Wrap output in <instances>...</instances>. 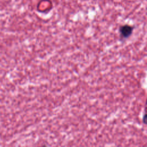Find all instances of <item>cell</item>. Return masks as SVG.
Returning a JSON list of instances; mask_svg holds the SVG:
<instances>
[{
	"label": "cell",
	"mask_w": 147,
	"mask_h": 147,
	"mask_svg": "<svg viewBox=\"0 0 147 147\" xmlns=\"http://www.w3.org/2000/svg\"><path fill=\"white\" fill-rule=\"evenodd\" d=\"M146 114H144V118H143V122H144V123L145 124L146 123V122H145V117H146Z\"/></svg>",
	"instance_id": "2"
},
{
	"label": "cell",
	"mask_w": 147,
	"mask_h": 147,
	"mask_svg": "<svg viewBox=\"0 0 147 147\" xmlns=\"http://www.w3.org/2000/svg\"><path fill=\"white\" fill-rule=\"evenodd\" d=\"M133 30L134 27L129 24H125L121 25L119 28L120 38L122 40L128 38L133 34Z\"/></svg>",
	"instance_id": "1"
}]
</instances>
